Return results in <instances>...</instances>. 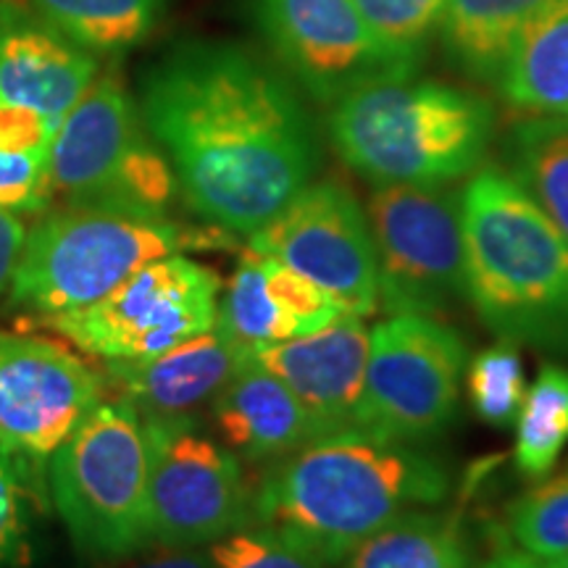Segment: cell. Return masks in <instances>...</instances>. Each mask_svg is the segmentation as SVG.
<instances>
[{"mask_svg": "<svg viewBox=\"0 0 568 568\" xmlns=\"http://www.w3.org/2000/svg\"><path fill=\"white\" fill-rule=\"evenodd\" d=\"M59 126L40 113L0 103V148H42L51 145Z\"/></svg>", "mask_w": 568, "mask_h": 568, "instance_id": "1f68e13d", "label": "cell"}, {"mask_svg": "<svg viewBox=\"0 0 568 568\" xmlns=\"http://www.w3.org/2000/svg\"><path fill=\"white\" fill-rule=\"evenodd\" d=\"M255 21L284 74L318 103L372 82L414 77L424 59L397 51L353 0H253Z\"/></svg>", "mask_w": 568, "mask_h": 568, "instance_id": "4fadbf2b", "label": "cell"}, {"mask_svg": "<svg viewBox=\"0 0 568 568\" xmlns=\"http://www.w3.org/2000/svg\"><path fill=\"white\" fill-rule=\"evenodd\" d=\"M466 301L503 343L568 355V240L500 166L458 193Z\"/></svg>", "mask_w": 568, "mask_h": 568, "instance_id": "3957f363", "label": "cell"}, {"mask_svg": "<svg viewBox=\"0 0 568 568\" xmlns=\"http://www.w3.org/2000/svg\"><path fill=\"white\" fill-rule=\"evenodd\" d=\"M105 379L48 339L0 332V458L40 485L53 453L103 403Z\"/></svg>", "mask_w": 568, "mask_h": 568, "instance_id": "7c38bea8", "label": "cell"}, {"mask_svg": "<svg viewBox=\"0 0 568 568\" xmlns=\"http://www.w3.org/2000/svg\"><path fill=\"white\" fill-rule=\"evenodd\" d=\"M27 240V226L17 213L0 209V293L11 284L21 245Z\"/></svg>", "mask_w": 568, "mask_h": 568, "instance_id": "d6a6232c", "label": "cell"}, {"mask_svg": "<svg viewBox=\"0 0 568 568\" xmlns=\"http://www.w3.org/2000/svg\"><path fill=\"white\" fill-rule=\"evenodd\" d=\"M116 568H216L211 564L209 552H197L195 548H166L161 556H151Z\"/></svg>", "mask_w": 568, "mask_h": 568, "instance_id": "836d02e7", "label": "cell"}, {"mask_svg": "<svg viewBox=\"0 0 568 568\" xmlns=\"http://www.w3.org/2000/svg\"><path fill=\"white\" fill-rule=\"evenodd\" d=\"M213 326L247 355L261 347L284 343V339L303 337L301 326L272 293L264 255L253 251L243 255L226 290L219 295Z\"/></svg>", "mask_w": 568, "mask_h": 568, "instance_id": "cb8c5ba5", "label": "cell"}, {"mask_svg": "<svg viewBox=\"0 0 568 568\" xmlns=\"http://www.w3.org/2000/svg\"><path fill=\"white\" fill-rule=\"evenodd\" d=\"M209 558L216 568H326L322 560L293 548L268 529H237L211 542Z\"/></svg>", "mask_w": 568, "mask_h": 568, "instance_id": "f546056e", "label": "cell"}, {"mask_svg": "<svg viewBox=\"0 0 568 568\" xmlns=\"http://www.w3.org/2000/svg\"><path fill=\"white\" fill-rule=\"evenodd\" d=\"M142 429L153 545L197 548L251 527L253 487L245 468L201 418L142 416Z\"/></svg>", "mask_w": 568, "mask_h": 568, "instance_id": "ba28073f", "label": "cell"}, {"mask_svg": "<svg viewBox=\"0 0 568 568\" xmlns=\"http://www.w3.org/2000/svg\"><path fill=\"white\" fill-rule=\"evenodd\" d=\"M98 74V55L71 42L42 17L3 3L0 103L34 111L59 126Z\"/></svg>", "mask_w": 568, "mask_h": 568, "instance_id": "2e32d148", "label": "cell"}, {"mask_svg": "<svg viewBox=\"0 0 568 568\" xmlns=\"http://www.w3.org/2000/svg\"><path fill=\"white\" fill-rule=\"evenodd\" d=\"M552 0H445L439 45L447 63L477 82H497L524 30Z\"/></svg>", "mask_w": 568, "mask_h": 568, "instance_id": "d6986e66", "label": "cell"}, {"mask_svg": "<svg viewBox=\"0 0 568 568\" xmlns=\"http://www.w3.org/2000/svg\"><path fill=\"white\" fill-rule=\"evenodd\" d=\"M508 535L535 558L568 556V466L510 503Z\"/></svg>", "mask_w": 568, "mask_h": 568, "instance_id": "484cf974", "label": "cell"}, {"mask_svg": "<svg viewBox=\"0 0 568 568\" xmlns=\"http://www.w3.org/2000/svg\"><path fill=\"white\" fill-rule=\"evenodd\" d=\"M247 358L213 326L153 358L105 361L103 379L142 416H184L209 406Z\"/></svg>", "mask_w": 568, "mask_h": 568, "instance_id": "e0dca14e", "label": "cell"}, {"mask_svg": "<svg viewBox=\"0 0 568 568\" xmlns=\"http://www.w3.org/2000/svg\"><path fill=\"white\" fill-rule=\"evenodd\" d=\"M468 403L481 422L495 429L516 424L527 397V376L518 345L500 343L474 355L466 366Z\"/></svg>", "mask_w": 568, "mask_h": 568, "instance_id": "4316f807", "label": "cell"}, {"mask_svg": "<svg viewBox=\"0 0 568 568\" xmlns=\"http://www.w3.org/2000/svg\"><path fill=\"white\" fill-rule=\"evenodd\" d=\"M495 88L527 116H568V0H552L524 30Z\"/></svg>", "mask_w": 568, "mask_h": 568, "instance_id": "ffe728a7", "label": "cell"}, {"mask_svg": "<svg viewBox=\"0 0 568 568\" xmlns=\"http://www.w3.org/2000/svg\"><path fill=\"white\" fill-rule=\"evenodd\" d=\"M450 477L414 445L345 429L274 460L253 489V521L324 566L410 508L443 503Z\"/></svg>", "mask_w": 568, "mask_h": 568, "instance_id": "7a4b0ae2", "label": "cell"}, {"mask_svg": "<svg viewBox=\"0 0 568 568\" xmlns=\"http://www.w3.org/2000/svg\"><path fill=\"white\" fill-rule=\"evenodd\" d=\"M205 245L209 234L159 213L67 205L27 230L11 303L45 318L88 308L151 261Z\"/></svg>", "mask_w": 568, "mask_h": 568, "instance_id": "5b68a950", "label": "cell"}, {"mask_svg": "<svg viewBox=\"0 0 568 568\" xmlns=\"http://www.w3.org/2000/svg\"><path fill=\"white\" fill-rule=\"evenodd\" d=\"M329 140L374 184H453L474 174L495 134V105L439 80L397 77L332 103Z\"/></svg>", "mask_w": 568, "mask_h": 568, "instance_id": "277c9868", "label": "cell"}, {"mask_svg": "<svg viewBox=\"0 0 568 568\" xmlns=\"http://www.w3.org/2000/svg\"><path fill=\"white\" fill-rule=\"evenodd\" d=\"M481 568H556V566H552L550 560L535 558L524 550H500Z\"/></svg>", "mask_w": 568, "mask_h": 568, "instance_id": "e575fe53", "label": "cell"}, {"mask_svg": "<svg viewBox=\"0 0 568 568\" xmlns=\"http://www.w3.org/2000/svg\"><path fill=\"white\" fill-rule=\"evenodd\" d=\"M247 251L266 255L322 287L351 316H372L376 251L366 209L345 184L311 182L247 240Z\"/></svg>", "mask_w": 568, "mask_h": 568, "instance_id": "5bb4252c", "label": "cell"}, {"mask_svg": "<svg viewBox=\"0 0 568 568\" xmlns=\"http://www.w3.org/2000/svg\"><path fill=\"white\" fill-rule=\"evenodd\" d=\"M445 0H353L372 30L397 51L426 59Z\"/></svg>", "mask_w": 568, "mask_h": 568, "instance_id": "83f0119b", "label": "cell"}, {"mask_svg": "<svg viewBox=\"0 0 568 568\" xmlns=\"http://www.w3.org/2000/svg\"><path fill=\"white\" fill-rule=\"evenodd\" d=\"M211 406V429L237 458L280 460L318 437L316 424L280 376L247 358Z\"/></svg>", "mask_w": 568, "mask_h": 568, "instance_id": "ac0fdd59", "label": "cell"}, {"mask_svg": "<svg viewBox=\"0 0 568 568\" xmlns=\"http://www.w3.org/2000/svg\"><path fill=\"white\" fill-rule=\"evenodd\" d=\"M9 460L0 458V568H21L30 558V493Z\"/></svg>", "mask_w": 568, "mask_h": 568, "instance_id": "4dcf8cb0", "label": "cell"}, {"mask_svg": "<svg viewBox=\"0 0 568 568\" xmlns=\"http://www.w3.org/2000/svg\"><path fill=\"white\" fill-rule=\"evenodd\" d=\"M552 566L556 568H568V556H564V558H556V560H550Z\"/></svg>", "mask_w": 568, "mask_h": 568, "instance_id": "d590c367", "label": "cell"}, {"mask_svg": "<svg viewBox=\"0 0 568 568\" xmlns=\"http://www.w3.org/2000/svg\"><path fill=\"white\" fill-rule=\"evenodd\" d=\"M51 201V145L0 148V209L45 213Z\"/></svg>", "mask_w": 568, "mask_h": 568, "instance_id": "f1b7e54d", "label": "cell"}, {"mask_svg": "<svg viewBox=\"0 0 568 568\" xmlns=\"http://www.w3.org/2000/svg\"><path fill=\"white\" fill-rule=\"evenodd\" d=\"M138 109L184 203L222 232L251 237L322 163L295 82L234 42L176 45L145 71Z\"/></svg>", "mask_w": 568, "mask_h": 568, "instance_id": "6da1fadb", "label": "cell"}, {"mask_svg": "<svg viewBox=\"0 0 568 568\" xmlns=\"http://www.w3.org/2000/svg\"><path fill=\"white\" fill-rule=\"evenodd\" d=\"M343 568H471V545L458 516L410 508L366 537Z\"/></svg>", "mask_w": 568, "mask_h": 568, "instance_id": "44dd1931", "label": "cell"}, {"mask_svg": "<svg viewBox=\"0 0 568 568\" xmlns=\"http://www.w3.org/2000/svg\"><path fill=\"white\" fill-rule=\"evenodd\" d=\"M48 495L69 537L90 558H130L151 548L148 445L140 410L101 403L48 464Z\"/></svg>", "mask_w": 568, "mask_h": 568, "instance_id": "8992f818", "label": "cell"}, {"mask_svg": "<svg viewBox=\"0 0 568 568\" xmlns=\"http://www.w3.org/2000/svg\"><path fill=\"white\" fill-rule=\"evenodd\" d=\"M372 329L361 316H343L314 335L261 347L251 358L293 389L318 437L355 429L364 397Z\"/></svg>", "mask_w": 568, "mask_h": 568, "instance_id": "9a60e30c", "label": "cell"}, {"mask_svg": "<svg viewBox=\"0 0 568 568\" xmlns=\"http://www.w3.org/2000/svg\"><path fill=\"white\" fill-rule=\"evenodd\" d=\"M51 184L67 205L166 216L176 195L172 163L116 69L101 71L55 130Z\"/></svg>", "mask_w": 568, "mask_h": 568, "instance_id": "52a82bcc", "label": "cell"}, {"mask_svg": "<svg viewBox=\"0 0 568 568\" xmlns=\"http://www.w3.org/2000/svg\"><path fill=\"white\" fill-rule=\"evenodd\" d=\"M222 282L187 255H163L138 268L88 308L48 316L45 324L103 361H140L213 329Z\"/></svg>", "mask_w": 568, "mask_h": 568, "instance_id": "8fae6325", "label": "cell"}, {"mask_svg": "<svg viewBox=\"0 0 568 568\" xmlns=\"http://www.w3.org/2000/svg\"><path fill=\"white\" fill-rule=\"evenodd\" d=\"M366 216L387 316H437L466 301L458 193L447 184H374Z\"/></svg>", "mask_w": 568, "mask_h": 568, "instance_id": "30bf717a", "label": "cell"}, {"mask_svg": "<svg viewBox=\"0 0 568 568\" xmlns=\"http://www.w3.org/2000/svg\"><path fill=\"white\" fill-rule=\"evenodd\" d=\"M48 24L92 55H119L151 34L169 0H32Z\"/></svg>", "mask_w": 568, "mask_h": 568, "instance_id": "603a6c76", "label": "cell"}, {"mask_svg": "<svg viewBox=\"0 0 568 568\" xmlns=\"http://www.w3.org/2000/svg\"><path fill=\"white\" fill-rule=\"evenodd\" d=\"M506 172L568 240V116H524L506 134Z\"/></svg>", "mask_w": 568, "mask_h": 568, "instance_id": "7402d4cb", "label": "cell"}, {"mask_svg": "<svg viewBox=\"0 0 568 568\" xmlns=\"http://www.w3.org/2000/svg\"><path fill=\"white\" fill-rule=\"evenodd\" d=\"M568 445V368L548 364L527 387L516 418L514 460L524 479L550 477Z\"/></svg>", "mask_w": 568, "mask_h": 568, "instance_id": "d4e9b609", "label": "cell"}, {"mask_svg": "<svg viewBox=\"0 0 568 568\" xmlns=\"http://www.w3.org/2000/svg\"><path fill=\"white\" fill-rule=\"evenodd\" d=\"M468 366L466 339L435 316L393 314L372 329L355 429L416 445L453 422Z\"/></svg>", "mask_w": 568, "mask_h": 568, "instance_id": "9c48e42d", "label": "cell"}]
</instances>
